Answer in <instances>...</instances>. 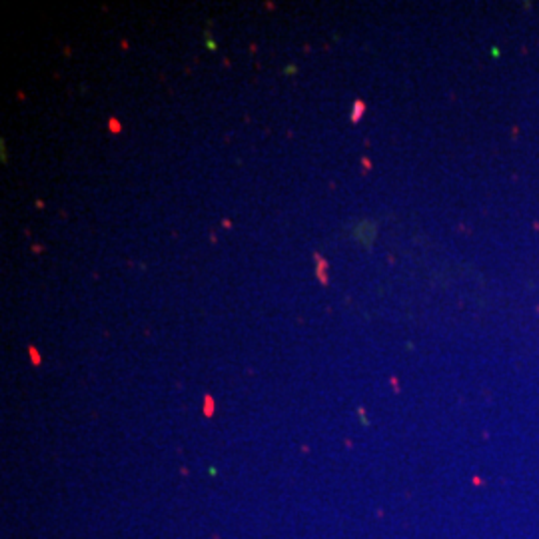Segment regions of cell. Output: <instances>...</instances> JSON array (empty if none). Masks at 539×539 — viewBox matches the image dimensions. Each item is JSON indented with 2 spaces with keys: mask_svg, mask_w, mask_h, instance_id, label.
Wrapping results in <instances>:
<instances>
[{
  "mask_svg": "<svg viewBox=\"0 0 539 539\" xmlns=\"http://www.w3.org/2000/svg\"><path fill=\"white\" fill-rule=\"evenodd\" d=\"M224 228H230V226H232V222H230V220H224Z\"/></svg>",
  "mask_w": 539,
  "mask_h": 539,
  "instance_id": "obj_6",
  "label": "cell"
},
{
  "mask_svg": "<svg viewBox=\"0 0 539 539\" xmlns=\"http://www.w3.org/2000/svg\"><path fill=\"white\" fill-rule=\"evenodd\" d=\"M314 260L317 262L316 266V278L320 280V284L322 285H328L330 284V276L326 274L328 270H330V264H328V260H324L320 254H314Z\"/></svg>",
  "mask_w": 539,
  "mask_h": 539,
  "instance_id": "obj_1",
  "label": "cell"
},
{
  "mask_svg": "<svg viewBox=\"0 0 539 539\" xmlns=\"http://www.w3.org/2000/svg\"><path fill=\"white\" fill-rule=\"evenodd\" d=\"M108 130H110L112 134H118V132H122V124L116 118H110L108 120Z\"/></svg>",
  "mask_w": 539,
  "mask_h": 539,
  "instance_id": "obj_3",
  "label": "cell"
},
{
  "mask_svg": "<svg viewBox=\"0 0 539 539\" xmlns=\"http://www.w3.org/2000/svg\"><path fill=\"white\" fill-rule=\"evenodd\" d=\"M212 406H214V404H212V399L206 397V415H212Z\"/></svg>",
  "mask_w": 539,
  "mask_h": 539,
  "instance_id": "obj_5",
  "label": "cell"
},
{
  "mask_svg": "<svg viewBox=\"0 0 539 539\" xmlns=\"http://www.w3.org/2000/svg\"><path fill=\"white\" fill-rule=\"evenodd\" d=\"M28 351H31L32 364L38 365V364H40V362H42V360H40V354H38V351H36V348H34V346H31V348H28Z\"/></svg>",
  "mask_w": 539,
  "mask_h": 539,
  "instance_id": "obj_4",
  "label": "cell"
},
{
  "mask_svg": "<svg viewBox=\"0 0 539 539\" xmlns=\"http://www.w3.org/2000/svg\"><path fill=\"white\" fill-rule=\"evenodd\" d=\"M365 112V104L362 100H356L354 102V112H351V122H360L362 120V116H364Z\"/></svg>",
  "mask_w": 539,
  "mask_h": 539,
  "instance_id": "obj_2",
  "label": "cell"
}]
</instances>
